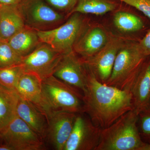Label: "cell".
I'll list each match as a JSON object with an SVG mask.
<instances>
[{"instance_id": "28", "label": "cell", "mask_w": 150, "mask_h": 150, "mask_svg": "<svg viewBox=\"0 0 150 150\" xmlns=\"http://www.w3.org/2000/svg\"><path fill=\"white\" fill-rule=\"evenodd\" d=\"M22 0H0V4L2 5H18Z\"/></svg>"}, {"instance_id": "11", "label": "cell", "mask_w": 150, "mask_h": 150, "mask_svg": "<svg viewBox=\"0 0 150 150\" xmlns=\"http://www.w3.org/2000/svg\"><path fill=\"white\" fill-rule=\"evenodd\" d=\"M124 43L120 38L110 36L98 53L89 59H83L86 67L100 82L105 83L110 78L117 54Z\"/></svg>"}, {"instance_id": "8", "label": "cell", "mask_w": 150, "mask_h": 150, "mask_svg": "<svg viewBox=\"0 0 150 150\" xmlns=\"http://www.w3.org/2000/svg\"><path fill=\"white\" fill-rule=\"evenodd\" d=\"M101 131L85 113H77L64 150H96Z\"/></svg>"}, {"instance_id": "18", "label": "cell", "mask_w": 150, "mask_h": 150, "mask_svg": "<svg viewBox=\"0 0 150 150\" xmlns=\"http://www.w3.org/2000/svg\"><path fill=\"white\" fill-rule=\"evenodd\" d=\"M8 42L18 55L24 58L41 43L37 30L25 25L11 37Z\"/></svg>"}, {"instance_id": "17", "label": "cell", "mask_w": 150, "mask_h": 150, "mask_svg": "<svg viewBox=\"0 0 150 150\" xmlns=\"http://www.w3.org/2000/svg\"><path fill=\"white\" fill-rule=\"evenodd\" d=\"M25 25L18 5L0 6V40L8 41Z\"/></svg>"}, {"instance_id": "5", "label": "cell", "mask_w": 150, "mask_h": 150, "mask_svg": "<svg viewBox=\"0 0 150 150\" xmlns=\"http://www.w3.org/2000/svg\"><path fill=\"white\" fill-rule=\"evenodd\" d=\"M67 21L57 27L38 31L41 42L47 43L62 54L74 51V47L86 28L81 14L75 13Z\"/></svg>"}, {"instance_id": "27", "label": "cell", "mask_w": 150, "mask_h": 150, "mask_svg": "<svg viewBox=\"0 0 150 150\" xmlns=\"http://www.w3.org/2000/svg\"><path fill=\"white\" fill-rule=\"evenodd\" d=\"M139 43L143 53L147 57H150V28Z\"/></svg>"}, {"instance_id": "22", "label": "cell", "mask_w": 150, "mask_h": 150, "mask_svg": "<svg viewBox=\"0 0 150 150\" xmlns=\"http://www.w3.org/2000/svg\"><path fill=\"white\" fill-rule=\"evenodd\" d=\"M24 72L21 64L0 69V83L15 90L19 79Z\"/></svg>"}, {"instance_id": "16", "label": "cell", "mask_w": 150, "mask_h": 150, "mask_svg": "<svg viewBox=\"0 0 150 150\" xmlns=\"http://www.w3.org/2000/svg\"><path fill=\"white\" fill-rule=\"evenodd\" d=\"M18 96L16 115L43 139L47 126L46 115L31 103Z\"/></svg>"}, {"instance_id": "6", "label": "cell", "mask_w": 150, "mask_h": 150, "mask_svg": "<svg viewBox=\"0 0 150 150\" xmlns=\"http://www.w3.org/2000/svg\"><path fill=\"white\" fill-rule=\"evenodd\" d=\"M18 7L25 25L38 31L53 29L64 21L62 14L45 0H22Z\"/></svg>"}, {"instance_id": "4", "label": "cell", "mask_w": 150, "mask_h": 150, "mask_svg": "<svg viewBox=\"0 0 150 150\" xmlns=\"http://www.w3.org/2000/svg\"><path fill=\"white\" fill-rule=\"evenodd\" d=\"M45 101L52 111L83 112L82 92L53 75L42 81Z\"/></svg>"}, {"instance_id": "1", "label": "cell", "mask_w": 150, "mask_h": 150, "mask_svg": "<svg viewBox=\"0 0 150 150\" xmlns=\"http://www.w3.org/2000/svg\"><path fill=\"white\" fill-rule=\"evenodd\" d=\"M86 68L87 82L83 92V112L96 126L105 129L133 110L132 93L100 82Z\"/></svg>"}, {"instance_id": "31", "label": "cell", "mask_w": 150, "mask_h": 150, "mask_svg": "<svg viewBox=\"0 0 150 150\" xmlns=\"http://www.w3.org/2000/svg\"><path fill=\"white\" fill-rule=\"evenodd\" d=\"M1 143H3L2 142L1 140L0 139V144H1Z\"/></svg>"}, {"instance_id": "14", "label": "cell", "mask_w": 150, "mask_h": 150, "mask_svg": "<svg viewBox=\"0 0 150 150\" xmlns=\"http://www.w3.org/2000/svg\"><path fill=\"white\" fill-rule=\"evenodd\" d=\"M110 37L100 26L86 27L75 44L74 51L82 59H89L106 45Z\"/></svg>"}, {"instance_id": "26", "label": "cell", "mask_w": 150, "mask_h": 150, "mask_svg": "<svg viewBox=\"0 0 150 150\" xmlns=\"http://www.w3.org/2000/svg\"><path fill=\"white\" fill-rule=\"evenodd\" d=\"M135 8L150 19V0H115Z\"/></svg>"}, {"instance_id": "23", "label": "cell", "mask_w": 150, "mask_h": 150, "mask_svg": "<svg viewBox=\"0 0 150 150\" xmlns=\"http://www.w3.org/2000/svg\"><path fill=\"white\" fill-rule=\"evenodd\" d=\"M22 59L8 41L0 40V69L21 64Z\"/></svg>"}, {"instance_id": "2", "label": "cell", "mask_w": 150, "mask_h": 150, "mask_svg": "<svg viewBox=\"0 0 150 150\" xmlns=\"http://www.w3.org/2000/svg\"><path fill=\"white\" fill-rule=\"evenodd\" d=\"M138 114L134 110L102 129L96 150H140L145 144L138 126Z\"/></svg>"}, {"instance_id": "32", "label": "cell", "mask_w": 150, "mask_h": 150, "mask_svg": "<svg viewBox=\"0 0 150 150\" xmlns=\"http://www.w3.org/2000/svg\"><path fill=\"white\" fill-rule=\"evenodd\" d=\"M1 5L0 4V6Z\"/></svg>"}, {"instance_id": "7", "label": "cell", "mask_w": 150, "mask_h": 150, "mask_svg": "<svg viewBox=\"0 0 150 150\" xmlns=\"http://www.w3.org/2000/svg\"><path fill=\"white\" fill-rule=\"evenodd\" d=\"M0 139L13 150H43V139L16 115L0 130Z\"/></svg>"}, {"instance_id": "25", "label": "cell", "mask_w": 150, "mask_h": 150, "mask_svg": "<svg viewBox=\"0 0 150 150\" xmlns=\"http://www.w3.org/2000/svg\"><path fill=\"white\" fill-rule=\"evenodd\" d=\"M56 10L66 12L69 14L74 8L78 0H45Z\"/></svg>"}, {"instance_id": "30", "label": "cell", "mask_w": 150, "mask_h": 150, "mask_svg": "<svg viewBox=\"0 0 150 150\" xmlns=\"http://www.w3.org/2000/svg\"><path fill=\"white\" fill-rule=\"evenodd\" d=\"M140 150H150V144L145 143V144L140 149Z\"/></svg>"}, {"instance_id": "20", "label": "cell", "mask_w": 150, "mask_h": 150, "mask_svg": "<svg viewBox=\"0 0 150 150\" xmlns=\"http://www.w3.org/2000/svg\"><path fill=\"white\" fill-rule=\"evenodd\" d=\"M116 7L115 0H78L74 8L68 14V17L75 13L102 15L114 10Z\"/></svg>"}, {"instance_id": "12", "label": "cell", "mask_w": 150, "mask_h": 150, "mask_svg": "<svg viewBox=\"0 0 150 150\" xmlns=\"http://www.w3.org/2000/svg\"><path fill=\"white\" fill-rule=\"evenodd\" d=\"M53 76L83 92L87 82L86 68L83 60L73 51L63 54Z\"/></svg>"}, {"instance_id": "10", "label": "cell", "mask_w": 150, "mask_h": 150, "mask_svg": "<svg viewBox=\"0 0 150 150\" xmlns=\"http://www.w3.org/2000/svg\"><path fill=\"white\" fill-rule=\"evenodd\" d=\"M77 113L52 111L47 117V126L43 140L53 149L64 150L69 139Z\"/></svg>"}, {"instance_id": "24", "label": "cell", "mask_w": 150, "mask_h": 150, "mask_svg": "<svg viewBox=\"0 0 150 150\" xmlns=\"http://www.w3.org/2000/svg\"><path fill=\"white\" fill-rule=\"evenodd\" d=\"M138 126L143 142L150 144V105L138 114Z\"/></svg>"}, {"instance_id": "3", "label": "cell", "mask_w": 150, "mask_h": 150, "mask_svg": "<svg viewBox=\"0 0 150 150\" xmlns=\"http://www.w3.org/2000/svg\"><path fill=\"white\" fill-rule=\"evenodd\" d=\"M148 57L143 53L139 42H124L117 54L110 78L105 83L122 90L131 91Z\"/></svg>"}, {"instance_id": "19", "label": "cell", "mask_w": 150, "mask_h": 150, "mask_svg": "<svg viewBox=\"0 0 150 150\" xmlns=\"http://www.w3.org/2000/svg\"><path fill=\"white\" fill-rule=\"evenodd\" d=\"M18 97L15 90L0 83V130L16 115Z\"/></svg>"}, {"instance_id": "13", "label": "cell", "mask_w": 150, "mask_h": 150, "mask_svg": "<svg viewBox=\"0 0 150 150\" xmlns=\"http://www.w3.org/2000/svg\"><path fill=\"white\" fill-rule=\"evenodd\" d=\"M15 90L19 96L35 105L47 118L52 112L43 97L42 81L36 75L24 72L19 79Z\"/></svg>"}, {"instance_id": "29", "label": "cell", "mask_w": 150, "mask_h": 150, "mask_svg": "<svg viewBox=\"0 0 150 150\" xmlns=\"http://www.w3.org/2000/svg\"><path fill=\"white\" fill-rule=\"evenodd\" d=\"M0 150H13L12 149L7 145L4 143L0 144Z\"/></svg>"}, {"instance_id": "9", "label": "cell", "mask_w": 150, "mask_h": 150, "mask_svg": "<svg viewBox=\"0 0 150 150\" xmlns=\"http://www.w3.org/2000/svg\"><path fill=\"white\" fill-rule=\"evenodd\" d=\"M63 55L41 42L32 53L23 58L21 64L24 72L34 74L42 81L53 75Z\"/></svg>"}, {"instance_id": "21", "label": "cell", "mask_w": 150, "mask_h": 150, "mask_svg": "<svg viewBox=\"0 0 150 150\" xmlns=\"http://www.w3.org/2000/svg\"><path fill=\"white\" fill-rule=\"evenodd\" d=\"M115 27L121 32L131 33L141 30L144 27L142 19L139 16L126 11H118L113 17Z\"/></svg>"}, {"instance_id": "15", "label": "cell", "mask_w": 150, "mask_h": 150, "mask_svg": "<svg viewBox=\"0 0 150 150\" xmlns=\"http://www.w3.org/2000/svg\"><path fill=\"white\" fill-rule=\"evenodd\" d=\"M133 110L138 114L150 105V57L142 66L131 89Z\"/></svg>"}]
</instances>
